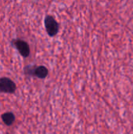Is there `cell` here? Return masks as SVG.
I'll list each match as a JSON object with an SVG mask.
<instances>
[{
  "label": "cell",
  "instance_id": "1",
  "mask_svg": "<svg viewBox=\"0 0 133 134\" xmlns=\"http://www.w3.org/2000/svg\"><path fill=\"white\" fill-rule=\"evenodd\" d=\"M25 75L36 77L41 79H45L49 75V70L45 66H26L24 69Z\"/></svg>",
  "mask_w": 133,
  "mask_h": 134
},
{
  "label": "cell",
  "instance_id": "2",
  "mask_svg": "<svg viewBox=\"0 0 133 134\" xmlns=\"http://www.w3.org/2000/svg\"><path fill=\"white\" fill-rule=\"evenodd\" d=\"M11 45L17 49L19 53L23 57L27 58L29 57V55L31 53L30 46H29L28 43L27 42H25L24 40H22L20 38H14L11 41Z\"/></svg>",
  "mask_w": 133,
  "mask_h": 134
},
{
  "label": "cell",
  "instance_id": "3",
  "mask_svg": "<svg viewBox=\"0 0 133 134\" xmlns=\"http://www.w3.org/2000/svg\"><path fill=\"white\" fill-rule=\"evenodd\" d=\"M16 90V83L7 77L0 78V92L4 93H14Z\"/></svg>",
  "mask_w": 133,
  "mask_h": 134
},
{
  "label": "cell",
  "instance_id": "4",
  "mask_svg": "<svg viewBox=\"0 0 133 134\" xmlns=\"http://www.w3.org/2000/svg\"><path fill=\"white\" fill-rule=\"evenodd\" d=\"M44 23H45L46 32L49 36L53 37L58 33L59 24L52 16H46Z\"/></svg>",
  "mask_w": 133,
  "mask_h": 134
},
{
  "label": "cell",
  "instance_id": "5",
  "mask_svg": "<svg viewBox=\"0 0 133 134\" xmlns=\"http://www.w3.org/2000/svg\"><path fill=\"white\" fill-rule=\"evenodd\" d=\"M1 119H2V121L3 122V123L7 126H12L16 120V117H15L14 114L12 112H9V111L3 113L1 115Z\"/></svg>",
  "mask_w": 133,
  "mask_h": 134
}]
</instances>
